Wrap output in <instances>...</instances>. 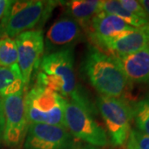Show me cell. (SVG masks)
<instances>
[{
    "instance_id": "obj_1",
    "label": "cell",
    "mask_w": 149,
    "mask_h": 149,
    "mask_svg": "<svg viewBox=\"0 0 149 149\" xmlns=\"http://www.w3.org/2000/svg\"><path fill=\"white\" fill-rule=\"evenodd\" d=\"M37 85H42L69 99L94 113V106L79 89L74 69L72 47L43 55L38 66Z\"/></svg>"
},
{
    "instance_id": "obj_2",
    "label": "cell",
    "mask_w": 149,
    "mask_h": 149,
    "mask_svg": "<svg viewBox=\"0 0 149 149\" xmlns=\"http://www.w3.org/2000/svg\"><path fill=\"white\" fill-rule=\"evenodd\" d=\"M87 80L100 95L121 98L128 80L112 56L91 46L82 66Z\"/></svg>"
},
{
    "instance_id": "obj_3",
    "label": "cell",
    "mask_w": 149,
    "mask_h": 149,
    "mask_svg": "<svg viewBox=\"0 0 149 149\" xmlns=\"http://www.w3.org/2000/svg\"><path fill=\"white\" fill-rule=\"evenodd\" d=\"M67 100L55 91L36 85L24 93V109L28 124L42 123L65 127Z\"/></svg>"
},
{
    "instance_id": "obj_4",
    "label": "cell",
    "mask_w": 149,
    "mask_h": 149,
    "mask_svg": "<svg viewBox=\"0 0 149 149\" xmlns=\"http://www.w3.org/2000/svg\"><path fill=\"white\" fill-rule=\"evenodd\" d=\"M56 3L53 1H12L6 16L0 22L3 37L14 38L33 30L43 18H47Z\"/></svg>"
},
{
    "instance_id": "obj_5",
    "label": "cell",
    "mask_w": 149,
    "mask_h": 149,
    "mask_svg": "<svg viewBox=\"0 0 149 149\" xmlns=\"http://www.w3.org/2000/svg\"><path fill=\"white\" fill-rule=\"evenodd\" d=\"M97 107L104 121L113 146L123 145L131 130L132 106L122 98L100 95L97 100Z\"/></svg>"
},
{
    "instance_id": "obj_6",
    "label": "cell",
    "mask_w": 149,
    "mask_h": 149,
    "mask_svg": "<svg viewBox=\"0 0 149 149\" xmlns=\"http://www.w3.org/2000/svg\"><path fill=\"white\" fill-rule=\"evenodd\" d=\"M64 123L74 139L94 147H104L109 143L105 130L94 119L91 112L68 100L65 108Z\"/></svg>"
},
{
    "instance_id": "obj_7",
    "label": "cell",
    "mask_w": 149,
    "mask_h": 149,
    "mask_svg": "<svg viewBox=\"0 0 149 149\" xmlns=\"http://www.w3.org/2000/svg\"><path fill=\"white\" fill-rule=\"evenodd\" d=\"M24 90L3 96L4 131L3 143L9 149H22L28 128L24 109Z\"/></svg>"
},
{
    "instance_id": "obj_8",
    "label": "cell",
    "mask_w": 149,
    "mask_h": 149,
    "mask_svg": "<svg viewBox=\"0 0 149 149\" xmlns=\"http://www.w3.org/2000/svg\"><path fill=\"white\" fill-rule=\"evenodd\" d=\"M17 50V65L27 90L34 70L38 69L45 51L42 30H30L14 37Z\"/></svg>"
},
{
    "instance_id": "obj_9",
    "label": "cell",
    "mask_w": 149,
    "mask_h": 149,
    "mask_svg": "<svg viewBox=\"0 0 149 149\" xmlns=\"http://www.w3.org/2000/svg\"><path fill=\"white\" fill-rule=\"evenodd\" d=\"M73 144L74 138L65 127L31 123L22 149H72Z\"/></svg>"
},
{
    "instance_id": "obj_10",
    "label": "cell",
    "mask_w": 149,
    "mask_h": 149,
    "mask_svg": "<svg viewBox=\"0 0 149 149\" xmlns=\"http://www.w3.org/2000/svg\"><path fill=\"white\" fill-rule=\"evenodd\" d=\"M82 37V27L73 18L65 16L56 21L49 28L44 38L45 54L70 47V45Z\"/></svg>"
},
{
    "instance_id": "obj_11",
    "label": "cell",
    "mask_w": 149,
    "mask_h": 149,
    "mask_svg": "<svg viewBox=\"0 0 149 149\" xmlns=\"http://www.w3.org/2000/svg\"><path fill=\"white\" fill-rule=\"evenodd\" d=\"M131 27L118 17L100 12L91 20L88 27L89 36L98 47L124 32L132 31Z\"/></svg>"
},
{
    "instance_id": "obj_12",
    "label": "cell",
    "mask_w": 149,
    "mask_h": 149,
    "mask_svg": "<svg viewBox=\"0 0 149 149\" xmlns=\"http://www.w3.org/2000/svg\"><path fill=\"white\" fill-rule=\"evenodd\" d=\"M149 45V23L134 28L117 37L103 43L99 49H104L113 56H122L134 53Z\"/></svg>"
},
{
    "instance_id": "obj_13",
    "label": "cell",
    "mask_w": 149,
    "mask_h": 149,
    "mask_svg": "<svg viewBox=\"0 0 149 149\" xmlns=\"http://www.w3.org/2000/svg\"><path fill=\"white\" fill-rule=\"evenodd\" d=\"M113 57L115 59L128 82H149V45L134 53Z\"/></svg>"
},
{
    "instance_id": "obj_14",
    "label": "cell",
    "mask_w": 149,
    "mask_h": 149,
    "mask_svg": "<svg viewBox=\"0 0 149 149\" xmlns=\"http://www.w3.org/2000/svg\"><path fill=\"white\" fill-rule=\"evenodd\" d=\"M61 3L66 16L73 18L84 29H88L92 18L101 12L102 1L98 0H72Z\"/></svg>"
},
{
    "instance_id": "obj_15",
    "label": "cell",
    "mask_w": 149,
    "mask_h": 149,
    "mask_svg": "<svg viewBox=\"0 0 149 149\" xmlns=\"http://www.w3.org/2000/svg\"><path fill=\"white\" fill-rule=\"evenodd\" d=\"M24 90V83L18 65L11 67L0 66V96Z\"/></svg>"
},
{
    "instance_id": "obj_16",
    "label": "cell",
    "mask_w": 149,
    "mask_h": 149,
    "mask_svg": "<svg viewBox=\"0 0 149 149\" xmlns=\"http://www.w3.org/2000/svg\"><path fill=\"white\" fill-rule=\"evenodd\" d=\"M101 12L118 17L131 27L136 28L143 27L149 23V20H146L136 16L123 8L118 0L102 1Z\"/></svg>"
},
{
    "instance_id": "obj_17",
    "label": "cell",
    "mask_w": 149,
    "mask_h": 149,
    "mask_svg": "<svg viewBox=\"0 0 149 149\" xmlns=\"http://www.w3.org/2000/svg\"><path fill=\"white\" fill-rule=\"evenodd\" d=\"M131 106L137 130L149 136V93Z\"/></svg>"
},
{
    "instance_id": "obj_18",
    "label": "cell",
    "mask_w": 149,
    "mask_h": 149,
    "mask_svg": "<svg viewBox=\"0 0 149 149\" xmlns=\"http://www.w3.org/2000/svg\"><path fill=\"white\" fill-rule=\"evenodd\" d=\"M17 65V50L14 38H0V66L11 67Z\"/></svg>"
},
{
    "instance_id": "obj_19",
    "label": "cell",
    "mask_w": 149,
    "mask_h": 149,
    "mask_svg": "<svg viewBox=\"0 0 149 149\" xmlns=\"http://www.w3.org/2000/svg\"><path fill=\"white\" fill-rule=\"evenodd\" d=\"M126 143L127 149H149V136L137 129H131Z\"/></svg>"
},
{
    "instance_id": "obj_20",
    "label": "cell",
    "mask_w": 149,
    "mask_h": 149,
    "mask_svg": "<svg viewBox=\"0 0 149 149\" xmlns=\"http://www.w3.org/2000/svg\"><path fill=\"white\" fill-rule=\"evenodd\" d=\"M118 1L123 8H124L131 13L141 18L149 20L148 17L147 15L146 12L144 11L143 6L140 4L139 1H135V0H118Z\"/></svg>"
},
{
    "instance_id": "obj_21",
    "label": "cell",
    "mask_w": 149,
    "mask_h": 149,
    "mask_svg": "<svg viewBox=\"0 0 149 149\" xmlns=\"http://www.w3.org/2000/svg\"><path fill=\"white\" fill-rule=\"evenodd\" d=\"M4 131V111H3V98L0 96V145L3 143Z\"/></svg>"
},
{
    "instance_id": "obj_22",
    "label": "cell",
    "mask_w": 149,
    "mask_h": 149,
    "mask_svg": "<svg viewBox=\"0 0 149 149\" xmlns=\"http://www.w3.org/2000/svg\"><path fill=\"white\" fill-rule=\"evenodd\" d=\"M11 3L10 0H0V21L6 16Z\"/></svg>"
},
{
    "instance_id": "obj_23",
    "label": "cell",
    "mask_w": 149,
    "mask_h": 149,
    "mask_svg": "<svg viewBox=\"0 0 149 149\" xmlns=\"http://www.w3.org/2000/svg\"><path fill=\"white\" fill-rule=\"evenodd\" d=\"M140 4L143 6L144 11L146 12L147 15L149 18V0H140L139 1Z\"/></svg>"
},
{
    "instance_id": "obj_24",
    "label": "cell",
    "mask_w": 149,
    "mask_h": 149,
    "mask_svg": "<svg viewBox=\"0 0 149 149\" xmlns=\"http://www.w3.org/2000/svg\"><path fill=\"white\" fill-rule=\"evenodd\" d=\"M77 149H98L96 147H94V146H85V147H80L79 148Z\"/></svg>"
},
{
    "instance_id": "obj_25",
    "label": "cell",
    "mask_w": 149,
    "mask_h": 149,
    "mask_svg": "<svg viewBox=\"0 0 149 149\" xmlns=\"http://www.w3.org/2000/svg\"><path fill=\"white\" fill-rule=\"evenodd\" d=\"M1 37H3V34H2V32H1V30H0V38Z\"/></svg>"
}]
</instances>
